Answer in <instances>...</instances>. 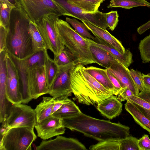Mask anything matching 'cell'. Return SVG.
Segmentation results:
<instances>
[{
  "mask_svg": "<svg viewBox=\"0 0 150 150\" xmlns=\"http://www.w3.org/2000/svg\"><path fill=\"white\" fill-rule=\"evenodd\" d=\"M36 138L34 128H11L1 137L0 150H31L32 144Z\"/></svg>",
  "mask_w": 150,
  "mask_h": 150,
  "instance_id": "obj_5",
  "label": "cell"
},
{
  "mask_svg": "<svg viewBox=\"0 0 150 150\" xmlns=\"http://www.w3.org/2000/svg\"><path fill=\"white\" fill-rule=\"evenodd\" d=\"M85 69L103 86L112 91L114 95L117 96L116 91L107 75L106 69H103L91 66L85 67Z\"/></svg>",
  "mask_w": 150,
  "mask_h": 150,
  "instance_id": "obj_22",
  "label": "cell"
},
{
  "mask_svg": "<svg viewBox=\"0 0 150 150\" xmlns=\"http://www.w3.org/2000/svg\"><path fill=\"white\" fill-rule=\"evenodd\" d=\"M35 127L38 136L44 140L63 134L65 130L62 119L53 115L37 123Z\"/></svg>",
  "mask_w": 150,
  "mask_h": 150,
  "instance_id": "obj_14",
  "label": "cell"
},
{
  "mask_svg": "<svg viewBox=\"0 0 150 150\" xmlns=\"http://www.w3.org/2000/svg\"><path fill=\"white\" fill-rule=\"evenodd\" d=\"M90 150H120V141L107 140L99 141L90 146Z\"/></svg>",
  "mask_w": 150,
  "mask_h": 150,
  "instance_id": "obj_32",
  "label": "cell"
},
{
  "mask_svg": "<svg viewBox=\"0 0 150 150\" xmlns=\"http://www.w3.org/2000/svg\"><path fill=\"white\" fill-rule=\"evenodd\" d=\"M81 112L79 107L71 100L69 103L63 104L52 115L58 116L62 119L75 117Z\"/></svg>",
  "mask_w": 150,
  "mask_h": 150,
  "instance_id": "obj_26",
  "label": "cell"
},
{
  "mask_svg": "<svg viewBox=\"0 0 150 150\" xmlns=\"http://www.w3.org/2000/svg\"><path fill=\"white\" fill-rule=\"evenodd\" d=\"M36 123L34 109L30 106L20 103L12 104L10 107L6 120L1 126L7 130L18 127L34 128Z\"/></svg>",
  "mask_w": 150,
  "mask_h": 150,
  "instance_id": "obj_8",
  "label": "cell"
},
{
  "mask_svg": "<svg viewBox=\"0 0 150 150\" xmlns=\"http://www.w3.org/2000/svg\"><path fill=\"white\" fill-rule=\"evenodd\" d=\"M26 81L28 91L32 99L49 93L50 89L47 84L44 64L36 65L30 68Z\"/></svg>",
  "mask_w": 150,
  "mask_h": 150,
  "instance_id": "obj_10",
  "label": "cell"
},
{
  "mask_svg": "<svg viewBox=\"0 0 150 150\" xmlns=\"http://www.w3.org/2000/svg\"><path fill=\"white\" fill-rule=\"evenodd\" d=\"M62 121L65 128L98 141H120L129 136L130 129L128 126L120 122L96 118L82 112L75 117L62 119Z\"/></svg>",
  "mask_w": 150,
  "mask_h": 150,
  "instance_id": "obj_1",
  "label": "cell"
},
{
  "mask_svg": "<svg viewBox=\"0 0 150 150\" xmlns=\"http://www.w3.org/2000/svg\"><path fill=\"white\" fill-rule=\"evenodd\" d=\"M150 28V20L140 26L137 29L138 33L141 35Z\"/></svg>",
  "mask_w": 150,
  "mask_h": 150,
  "instance_id": "obj_45",
  "label": "cell"
},
{
  "mask_svg": "<svg viewBox=\"0 0 150 150\" xmlns=\"http://www.w3.org/2000/svg\"><path fill=\"white\" fill-rule=\"evenodd\" d=\"M95 36L99 43L114 48L123 54L125 50L121 42L112 35L107 30L84 20L81 21Z\"/></svg>",
  "mask_w": 150,
  "mask_h": 150,
  "instance_id": "obj_16",
  "label": "cell"
},
{
  "mask_svg": "<svg viewBox=\"0 0 150 150\" xmlns=\"http://www.w3.org/2000/svg\"><path fill=\"white\" fill-rule=\"evenodd\" d=\"M53 59L58 67L70 64L77 60L70 51L66 47L59 53L54 56Z\"/></svg>",
  "mask_w": 150,
  "mask_h": 150,
  "instance_id": "obj_31",
  "label": "cell"
},
{
  "mask_svg": "<svg viewBox=\"0 0 150 150\" xmlns=\"http://www.w3.org/2000/svg\"><path fill=\"white\" fill-rule=\"evenodd\" d=\"M71 99L65 97H61L55 98L54 105L52 115L59 109L64 104L69 103Z\"/></svg>",
  "mask_w": 150,
  "mask_h": 150,
  "instance_id": "obj_40",
  "label": "cell"
},
{
  "mask_svg": "<svg viewBox=\"0 0 150 150\" xmlns=\"http://www.w3.org/2000/svg\"><path fill=\"white\" fill-rule=\"evenodd\" d=\"M138 96L150 103V92L144 91L139 92Z\"/></svg>",
  "mask_w": 150,
  "mask_h": 150,
  "instance_id": "obj_46",
  "label": "cell"
},
{
  "mask_svg": "<svg viewBox=\"0 0 150 150\" xmlns=\"http://www.w3.org/2000/svg\"><path fill=\"white\" fill-rule=\"evenodd\" d=\"M140 150H150V139L147 134H144L138 140Z\"/></svg>",
  "mask_w": 150,
  "mask_h": 150,
  "instance_id": "obj_39",
  "label": "cell"
},
{
  "mask_svg": "<svg viewBox=\"0 0 150 150\" xmlns=\"http://www.w3.org/2000/svg\"><path fill=\"white\" fill-rule=\"evenodd\" d=\"M139 49L142 62H150V34L140 41Z\"/></svg>",
  "mask_w": 150,
  "mask_h": 150,
  "instance_id": "obj_33",
  "label": "cell"
},
{
  "mask_svg": "<svg viewBox=\"0 0 150 150\" xmlns=\"http://www.w3.org/2000/svg\"><path fill=\"white\" fill-rule=\"evenodd\" d=\"M13 8L5 3L0 2V25L8 31L11 14Z\"/></svg>",
  "mask_w": 150,
  "mask_h": 150,
  "instance_id": "obj_34",
  "label": "cell"
},
{
  "mask_svg": "<svg viewBox=\"0 0 150 150\" xmlns=\"http://www.w3.org/2000/svg\"><path fill=\"white\" fill-rule=\"evenodd\" d=\"M29 29L31 36L33 52L35 53L47 49L46 45L37 27L36 24L30 21Z\"/></svg>",
  "mask_w": 150,
  "mask_h": 150,
  "instance_id": "obj_25",
  "label": "cell"
},
{
  "mask_svg": "<svg viewBox=\"0 0 150 150\" xmlns=\"http://www.w3.org/2000/svg\"><path fill=\"white\" fill-rule=\"evenodd\" d=\"M8 30L0 25V52L5 50Z\"/></svg>",
  "mask_w": 150,
  "mask_h": 150,
  "instance_id": "obj_38",
  "label": "cell"
},
{
  "mask_svg": "<svg viewBox=\"0 0 150 150\" xmlns=\"http://www.w3.org/2000/svg\"><path fill=\"white\" fill-rule=\"evenodd\" d=\"M130 75L139 91H145L142 74L140 71L131 69L129 70Z\"/></svg>",
  "mask_w": 150,
  "mask_h": 150,
  "instance_id": "obj_37",
  "label": "cell"
},
{
  "mask_svg": "<svg viewBox=\"0 0 150 150\" xmlns=\"http://www.w3.org/2000/svg\"><path fill=\"white\" fill-rule=\"evenodd\" d=\"M85 38L90 44L99 47L108 52L126 67L128 68L132 63V54L129 49L125 50V53L122 54L114 48L97 42L91 39Z\"/></svg>",
  "mask_w": 150,
  "mask_h": 150,
  "instance_id": "obj_20",
  "label": "cell"
},
{
  "mask_svg": "<svg viewBox=\"0 0 150 150\" xmlns=\"http://www.w3.org/2000/svg\"><path fill=\"white\" fill-rule=\"evenodd\" d=\"M79 64L74 66L69 71L71 88L74 97L80 103L95 106L108 98L114 93L106 88Z\"/></svg>",
  "mask_w": 150,
  "mask_h": 150,
  "instance_id": "obj_2",
  "label": "cell"
},
{
  "mask_svg": "<svg viewBox=\"0 0 150 150\" xmlns=\"http://www.w3.org/2000/svg\"><path fill=\"white\" fill-rule=\"evenodd\" d=\"M59 16L54 14L46 15L35 23L47 50L52 51L54 56L65 47L60 38L57 26V21Z\"/></svg>",
  "mask_w": 150,
  "mask_h": 150,
  "instance_id": "obj_7",
  "label": "cell"
},
{
  "mask_svg": "<svg viewBox=\"0 0 150 150\" xmlns=\"http://www.w3.org/2000/svg\"><path fill=\"white\" fill-rule=\"evenodd\" d=\"M45 50L36 52L23 59H19L11 56L18 70L21 85L20 90L22 98V103H28L32 99L28 90L26 76L28 69L36 65L44 64Z\"/></svg>",
  "mask_w": 150,
  "mask_h": 150,
  "instance_id": "obj_9",
  "label": "cell"
},
{
  "mask_svg": "<svg viewBox=\"0 0 150 150\" xmlns=\"http://www.w3.org/2000/svg\"><path fill=\"white\" fill-rule=\"evenodd\" d=\"M107 69L118 79L122 88L127 87L135 95L138 96L139 91L132 79L128 68L118 62Z\"/></svg>",
  "mask_w": 150,
  "mask_h": 150,
  "instance_id": "obj_17",
  "label": "cell"
},
{
  "mask_svg": "<svg viewBox=\"0 0 150 150\" xmlns=\"http://www.w3.org/2000/svg\"><path fill=\"white\" fill-rule=\"evenodd\" d=\"M106 69L107 75L114 86L118 95L122 87L118 79L107 69Z\"/></svg>",
  "mask_w": 150,
  "mask_h": 150,
  "instance_id": "obj_42",
  "label": "cell"
},
{
  "mask_svg": "<svg viewBox=\"0 0 150 150\" xmlns=\"http://www.w3.org/2000/svg\"><path fill=\"white\" fill-rule=\"evenodd\" d=\"M30 21L22 10L12 9L5 50L11 56L23 59L34 53L29 29Z\"/></svg>",
  "mask_w": 150,
  "mask_h": 150,
  "instance_id": "obj_3",
  "label": "cell"
},
{
  "mask_svg": "<svg viewBox=\"0 0 150 150\" xmlns=\"http://www.w3.org/2000/svg\"><path fill=\"white\" fill-rule=\"evenodd\" d=\"M57 26L60 38L79 64L83 65L96 63L93 59L89 42L77 33L66 21L59 18Z\"/></svg>",
  "mask_w": 150,
  "mask_h": 150,
  "instance_id": "obj_4",
  "label": "cell"
},
{
  "mask_svg": "<svg viewBox=\"0 0 150 150\" xmlns=\"http://www.w3.org/2000/svg\"><path fill=\"white\" fill-rule=\"evenodd\" d=\"M6 60L7 72V98L13 104L22 103L18 70L11 57L7 52Z\"/></svg>",
  "mask_w": 150,
  "mask_h": 150,
  "instance_id": "obj_11",
  "label": "cell"
},
{
  "mask_svg": "<svg viewBox=\"0 0 150 150\" xmlns=\"http://www.w3.org/2000/svg\"><path fill=\"white\" fill-rule=\"evenodd\" d=\"M125 106L126 111L131 115L135 122L150 134V120L131 102L127 100Z\"/></svg>",
  "mask_w": 150,
  "mask_h": 150,
  "instance_id": "obj_23",
  "label": "cell"
},
{
  "mask_svg": "<svg viewBox=\"0 0 150 150\" xmlns=\"http://www.w3.org/2000/svg\"><path fill=\"white\" fill-rule=\"evenodd\" d=\"M97 4L100 5V4L103 3L105 0H93Z\"/></svg>",
  "mask_w": 150,
  "mask_h": 150,
  "instance_id": "obj_48",
  "label": "cell"
},
{
  "mask_svg": "<svg viewBox=\"0 0 150 150\" xmlns=\"http://www.w3.org/2000/svg\"><path fill=\"white\" fill-rule=\"evenodd\" d=\"M134 95L132 91L127 87L122 88L118 96V99L121 102L126 100L129 97Z\"/></svg>",
  "mask_w": 150,
  "mask_h": 150,
  "instance_id": "obj_41",
  "label": "cell"
},
{
  "mask_svg": "<svg viewBox=\"0 0 150 150\" xmlns=\"http://www.w3.org/2000/svg\"><path fill=\"white\" fill-rule=\"evenodd\" d=\"M83 145L77 139L58 135L54 139L42 140L37 150H81Z\"/></svg>",
  "mask_w": 150,
  "mask_h": 150,
  "instance_id": "obj_15",
  "label": "cell"
},
{
  "mask_svg": "<svg viewBox=\"0 0 150 150\" xmlns=\"http://www.w3.org/2000/svg\"><path fill=\"white\" fill-rule=\"evenodd\" d=\"M45 52L44 66L45 76L47 86L50 89L58 72L59 67L54 59L49 56L47 49L45 50Z\"/></svg>",
  "mask_w": 150,
  "mask_h": 150,
  "instance_id": "obj_24",
  "label": "cell"
},
{
  "mask_svg": "<svg viewBox=\"0 0 150 150\" xmlns=\"http://www.w3.org/2000/svg\"><path fill=\"white\" fill-rule=\"evenodd\" d=\"M119 15L117 11H111L106 13L105 19L107 27L112 31L116 27L119 21Z\"/></svg>",
  "mask_w": 150,
  "mask_h": 150,
  "instance_id": "obj_36",
  "label": "cell"
},
{
  "mask_svg": "<svg viewBox=\"0 0 150 150\" xmlns=\"http://www.w3.org/2000/svg\"><path fill=\"white\" fill-rule=\"evenodd\" d=\"M55 98L43 97L42 100L34 109L37 123L40 122L52 115Z\"/></svg>",
  "mask_w": 150,
  "mask_h": 150,
  "instance_id": "obj_21",
  "label": "cell"
},
{
  "mask_svg": "<svg viewBox=\"0 0 150 150\" xmlns=\"http://www.w3.org/2000/svg\"><path fill=\"white\" fill-rule=\"evenodd\" d=\"M70 4L84 11L92 12L98 11L100 5L93 0H67Z\"/></svg>",
  "mask_w": 150,
  "mask_h": 150,
  "instance_id": "obj_28",
  "label": "cell"
},
{
  "mask_svg": "<svg viewBox=\"0 0 150 150\" xmlns=\"http://www.w3.org/2000/svg\"><path fill=\"white\" fill-rule=\"evenodd\" d=\"M64 9L67 16L73 17L81 21L84 20L107 30L106 13L99 11L95 12L87 11L69 4L67 0H54Z\"/></svg>",
  "mask_w": 150,
  "mask_h": 150,
  "instance_id": "obj_12",
  "label": "cell"
},
{
  "mask_svg": "<svg viewBox=\"0 0 150 150\" xmlns=\"http://www.w3.org/2000/svg\"><path fill=\"white\" fill-rule=\"evenodd\" d=\"M7 131V130L5 127L1 126L0 130L1 137L3 136L6 133Z\"/></svg>",
  "mask_w": 150,
  "mask_h": 150,
  "instance_id": "obj_47",
  "label": "cell"
},
{
  "mask_svg": "<svg viewBox=\"0 0 150 150\" xmlns=\"http://www.w3.org/2000/svg\"><path fill=\"white\" fill-rule=\"evenodd\" d=\"M78 64V62L76 60L70 64L59 67L58 72L49 94L55 98L61 97L68 98L71 96L72 91L69 72L74 66Z\"/></svg>",
  "mask_w": 150,
  "mask_h": 150,
  "instance_id": "obj_13",
  "label": "cell"
},
{
  "mask_svg": "<svg viewBox=\"0 0 150 150\" xmlns=\"http://www.w3.org/2000/svg\"><path fill=\"white\" fill-rule=\"evenodd\" d=\"M128 100L135 106L148 119L150 120V103L138 96L134 95L128 98Z\"/></svg>",
  "mask_w": 150,
  "mask_h": 150,
  "instance_id": "obj_30",
  "label": "cell"
},
{
  "mask_svg": "<svg viewBox=\"0 0 150 150\" xmlns=\"http://www.w3.org/2000/svg\"><path fill=\"white\" fill-rule=\"evenodd\" d=\"M142 74L145 91L150 92V75Z\"/></svg>",
  "mask_w": 150,
  "mask_h": 150,
  "instance_id": "obj_44",
  "label": "cell"
},
{
  "mask_svg": "<svg viewBox=\"0 0 150 150\" xmlns=\"http://www.w3.org/2000/svg\"><path fill=\"white\" fill-rule=\"evenodd\" d=\"M0 2L5 3L13 8H16L22 10L19 0H0Z\"/></svg>",
  "mask_w": 150,
  "mask_h": 150,
  "instance_id": "obj_43",
  "label": "cell"
},
{
  "mask_svg": "<svg viewBox=\"0 0 150 150\" xmlns=\"http://www.w3.org/2000/svg\"><path fill=\"white\" fill-rule=\"evenodd\" d=\"M142 6L150 8V3L146 0H110L107 7L122 8L127 9Z\"/></svg>",
  "mask_w": 150,
  "mask_h": 150,
  "instance_id": "obj_27",
  "label": "cell"
},
{
  "mask_svg": "<svg viewBox=\"0 0 150 150\" xmlns=\"http://www.w3.org/2000/svg\"><path fill=\"white\" fill-rule=\"evenodd\" d=\"M89 47L92 57L96 63L106 69L109 68L112 65L119 62L105 50L91 44Z\"/></svg>",
  "mask_w": 150,
  "mask_h": 150,
  "instance_id": "obj_19",
  "label": "cell"
},
{
  "mask_svg": "<svg viewBox=\"0 0 150 150\" xmlns=\"http://www.w3.org/2000/svg\"><path fill=\"white\" fill-rule=\"evenodd\" d=\"M66 20L72 25L75 31L82 37L84 38L95 40L96 38L90 34L89 30L83 23L79 22L76 19L71 18L67 17L66 18Z\"/></svg>",
  "mask_w": 150,
  "mask_h": 150,
  "instance_id": "obj_29",
  "label": "cell"
},
{
  "mask_svg": "<svg viewBox=\"0 0 150 150\" xmlns=\"http://www.w3.org/2000/svg\"><path fill=\"white\" fill-rule=\"evenodd\" d=\"M138 139L130 136L120 141V150H140L138 144Z\"/></svg>",
  "mask_w": 150,
  "mask_h": 150,
  "instance_id": "obj_35",
  "label": "cell"
},
{
  "mask_svg": "<svg viewBox=\"0 0 150 150\" xmlns=\"http://www.w3.org/2000/svg\"><path fill=\"white\" fill-rule=\"evenodd\" d=\"M97 105L98 110L103 116L109 119L119 116L122 110L121 102L114 95L103 100Z\"/></svg>",
  "mask_w": 150,
  "mask_h": 150,
  "instance_id": "obj_18",
  "label": "cell"
},
{
  "mask_svg": "<svg viewBox=\"0 0 150 150\" xmlns=\"http://www.w3.org/2000/svg\"><path fill=\"white\" fill-rule=\"evenodd\" d=\"M22 10L30 21L35 23L45 15L67 16L64 9L54 0H19Z\"/></svg>",
  "mask_w": 150,
  "mask_h": 150,
  "instance_id": "obj_6",
  "label": "cell"
}]
</instances>
